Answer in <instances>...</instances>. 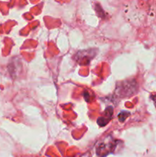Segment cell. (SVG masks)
<instances>
[{
	"label": "cell",
	"instance_id": "3",
	"mask_svg": "<svg viewBox=\"0 0 156 157\" xmlns=\"http://www.w3.org/2000/svg\"><path fill=\"white\" fill-rule=\"evenodd\" d=\"M116 142L111 140L110 136L107 137V140H103L96 149V153L99 157H105L113 152L116 148Z\"/></svg>",
	"mask_w": 156,
	"mask_h": 157
},
{
	"label": "cell",
	"instance_id": "1",
	"mask_svg": "<svg viewBox=\"0 0 156 157\" xmlns=\"http://www.w3.org/2000/svg\"><path fill=\"white\" fill-rule=\"evenodd\" d=\"M138 89V84L135 80L125 81L120 83V85H117L116 89V94L121 98L129 97L134 94Z\"/></svg>",
	"mask_w": 156,
	"mask_h": 157
},
{
	"label": "cell",
	"instance_id": "2",
	"mask_svg": "<svg viewBox=\"0 0 156 157\" xmlns=\"http://www.w3.org/2000/svg\"><path fill=\"white\" fill-rule=\"evenodd\" d=\"M97 51L95 48L87 49V50L80 51L75 55V59L76 62L81 65H87L90 62L93 58L96 55Z\"/></svg>",
	"mask_w": 156,
	"mask_h": 157
},
{
	"label": "cell",
	"instance_id": "4",
	"mask_svg": "<svg viewBox=\"0 0 156 157\" xmlns=\"http://www.w3.org/2000/svg\"><path fill=\"white\" fill-rule=\"evenodd\" d=\"M113 113V107H109L106 109L105 112L103 113L102 116L101 117L98 118L97 123L100 127H104L112 119V116Z\"/></svg>",
	"mask_w": 156,
	"mask_h": 157
},
{
	"label": "cell",
	"instance_id": "5",
	"mask_svg": "<svg viewBox=\"0 0 156 157\" xmlns=\"http://www.w3.org/2000/svg\"><path fill=\"white\" fill-rule=\"evenodd\" d=\"M128 115H129V113H128V112L122 111L119 115H118L119 121H121V122H123V121H125V120L128 117L127 116H128Z\"/></svg>",
	"mask_w": 156,
	"mask_h": 157
}]
</instances>
